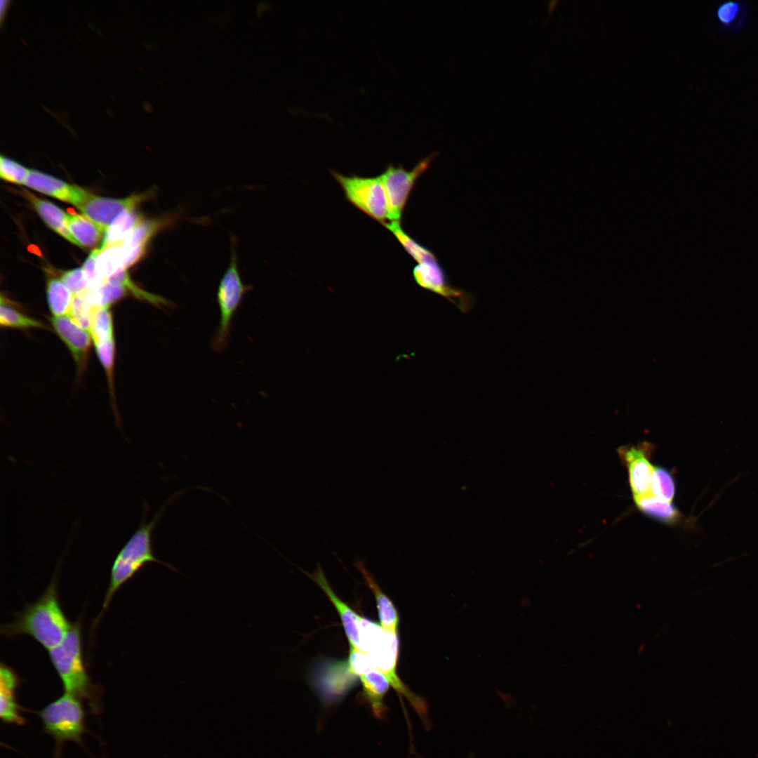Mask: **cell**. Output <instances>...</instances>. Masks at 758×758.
I'll return each instance as SVG.
<instances>
[{
  "label": "cell",
  "mask_w": 758,
  "mask_h": 758,
  "mask_svg": "<svg viewBox=\"0 0 758 758\" xmlns=\"http://www.w3.org/2000/svg\"><path fill=\"white\" fill-rule=\"evenodd\" d=\"M71 625L60 605L53 579L39 599L1 626V632L7 637L28 635L49 651L63 641Z\"/></svg>",
  "instance_id": "1"
},
{
  "label": "cell",
  "mask_w": 758,
  "mask_h": 758,
  "mask_svg": "<svg viewBox=\"0 0 758 758\" xmlns=\"http://www.w3.org/2000/svg\"><path fill=\"white\" fill-rule=\"evenodd\" d=\"M48 652L65 693L79 700H86L91 712L99 714L101 691L91 681L84 665L80 620L72 623L63 641Z\"/></svg>",
  "instance_id": "2"
},
{
  "label": "cell",
  "mask_w": 758,
  "mask_h": 758,
  "mask_svg": "<svg viewBox=\"0 0 758 758\" xmlns=\"http://www.w3.org/2000/svg\"><path fill=\"white\" fill-rule=\"evenodd\" d=\"M181 492L179 491L171 496L160 507L150 521L142 520L138 529L118 552L111 568L109 586L103 600L102 609L97 618L95 623H98L105 611L108 608L115 592L125 583L133 578L145 564L152 562L158 563L164 565L172 571L179 572L173 565L156 557L152 549V536L153 531L161 518L166 507Z\"/></svg>",
  "instance_id": "3"
},
{
  "label": "cell",
  "mask_w": 758,
  "mask_h": 758,
  "mask_svg": "<svg viewBox=\"0 0 758 758\" xmlns=\"http://www.w3.org/2000/svg\"><path fill=\"white\" fill-rule=\"evenodd\" d=\"M361 651L371 658L375 669L383 673L390 685L403 695L423 719L427 715V705L412 692L397 674L399 658L398 634L386 631L381 625L363 618L361 629Z\"/></svg>",
  "instance_id": "4"
},
{
  "label": "cell",
  "mask_w": 758,
  "mask_h": 758,
  "mask_svg": "<svg viewBox=\"0 0 758 758\" xmlns=\"http://www.w3.org/2000/svg\"><path fill=\"white\" fill-rule=\"evenodd\" d=\"M36 713L44 731L55 741L54 758H61L65 742H75L84 748L83 736L89 731L85 722L86 713L79 698L64 693Z\"/></svg>",
  "instance_id": "5"
},
{
  "label": "cell",
  "mask_w": 758,
  "mask_h": 758,
  "mask_svg": "<svg viewBox=\"0 0 758 758\" xmlns=\"http://www.w3.org/2000/svg\"><path fill=\"white\" fill-rule=\"evenodd\" d=\"M331 174L350 203L381 224L385 222L388 219V207L380 176H346L333 171Z\"/></svg>",
  "instance_id": "6"
},
{
  "label": "cell",
  "mask_w": 758,
  "mask_h": 758,
  "mask_svg": "<svg viewBox=\"0 0 758 758\" xmlns=\"http://www.w3.org/2000/svg\"><path fill=\"white\" fill-rule=\"evenodd\" d=\"M251 288V287L244 285L241 281L236 254L232 250L230 264L220 280L217 293L220 317L218 328L211 342L213 350L222 352L226 347L234 314L244 295Z\"/></svg>",
  "instance_id": "7"
},
{
  "label": "cell",
  "mask_w": 758,
  "mask_h": 758,
  "mask_svg": "<svg viewBox=\"0 0 758 758\" xmlns=\"http://www.w3.org/2000/svg\"><path fill=\"white\" fill-rule=\"evenodd\" d=\"M437 155V152L430 154L420 160L411 171H406L401 166L395 167L390 164L380 175L386 194L390 221L400 222L417 180L428 169Z\"/></svg>",
  "instance_id": "8"
},
{
  "label": "cell",
  "mask_w": 758,
  "mask_h": 758,
  "mask_svg": "<svg viewBox=\"0 0 758 758\" xmlns=\"http://www.w3.org/2000/svg\"><path fill=\"white\" fill-rule=\"evenodd\" d=\"M413 277L418 286L446 298L463 313H467L474 304L472 294L448 283L444 269L437 261L418 264L413 268Z\"/></svg>",
  "instance_id": "9"
},
{
  "label": "cell",
  "mask_w": 758,
  "mask_h": 758,
  "mask_svg": "<svg viewBox=\"0 0 758 758\" xmlns=\"http://www.w3.org/2000/svg\"><path fill=\"white\" fill-rule=\"evenodd\" d=\"M652 446V444L644 442L636 446H623L618 449L620 459L628 470L629 483L634 499L651 495L654 470L649 460Z\"/></svg>",
  "instance_id": "10"
},
{
  "label": "cell",
  "mask_w": 758,
  "mask_h": 758,
  "mask_svg": "<svg viewBox=\"0 0 758 758\" xmlns=\"http://www.w3.org/2000/svg\"><path fill=\"white\" fill-rule=\"evenodd\" d=\"M147 197V193L124 199L98 197L93 194L78 208L83 215L91 220L102 233H105L122 211L126 208L135 207Z\"/></svg>",
  "instance_id": "11"
},
{
  "label": "cell",
  "mask_w": 758,
  "mask_h": 758,
  "mask_svg": "<svg viewBox=\"0 0 758 758\" xmlns=\"http://www.w3.org/2000/svg\"><path fill=\"white\" fill-rule=\"evenodd\" d=\"M357 677L346 660L324 663L319 665L314 679L324 699L333 702L353 686Z\"/></svg>",
  "instance_id": "12"
},
{
  "label": "cell",
  "mask_w": 758,
  "mask_h": 758,
  "mask_svg": "<svg viewBox=\"0 0 758 758\" xmlns=\"http://www.w3.org/2000/svg\"><path fill=\"white\" fill-rule=\"evenodd\" d=\"M25 185L74 205L77 208L93 194L87 190L36 170H30Z\"/></svg>",
  "instance_id": "13"
},
{
  "label": "cell",
  "mask_w": 758,
  "mask_h": 758,
  "mask_svg": "<svg viewBox=\"0 0 758 758\" xmlns=\"http://www.w3.org/2000/svg\"><path fill=\"white\" fill-rule=\"evenodd\" d=\"M307 575L322 590L337 610L350 648L361 650L360 634L363 618L334 592L321 565L318 564L317 569L312 574Z\"/></svg>",
  "instance_id": "14"
},
{
  "label": "cell",
  "mask_w": 758,
  "mask_h": 758,
  "mask_svg": "<svg viewBox=\"0 0 758 758\" xmlns=\"http://www.w3.org/2000/svg\"><path fill=\"white\" fill-rule=\"evenodd\" d=\"M50 321L81 371L86 365L91 345L90 332L78 325L69 315L52 317Z\"/></svg>",
  "instance_id": "15"
},
{
  "label": "cell",
  "mask_w": 758,
  "mask_h": 758,
  "mask_svg": "<svg viewBox=\"0 0 758 758\" xmlns=\"http://www.w3.org/2000/svg\"><path fill=\"white\" fill-rule=\"evenodd\" d=\"M20 680L11 667L1 663L0 667V718L6 724L23 726L26 719L17 700V689Z\"/></svg>",
  "instance_id": "16"
},
{
  "label": "cell",
  "mask_w": 758,
  "mask_h": 758,
  "mask_svg": "<svg viewBox=\"0 0 758 758\" xmlns=\"http://www.w3.org/2000/svg\"><path fill=\"white\" fill-rule=\"evenodd\" d=\"M354 566L360 571L366 585L372 591L376 601L380 625L386 631L398 634L399 618L390 599L383 592L362 561H356Z\"/></svg>",
  "instance_id": "17"
},
{
  "label": "cell",
  "mask_w": 758,
  "mask_h": 758,
  "mask_svg": "<svg viewBox=\"0 0 758 758\" xmlns=\"http://www.w3.org/2000/svg\"><path fill=\"white\" fill-rule=\"evenodd\" d=\"M359 678L361 683L364 700L375 717L382 719L387 711L385 696L391 686L387 677L380 671L374 669Z\"/></svg>",
  "instance_id": "18"
},
{
  "label": "cell",
  "mask_w": 758,
  "mask_h": 758,
  "mask_svg": "<svg viewBox=\"0 0 758 758\" xmlns=\"http://www.w3.org/2000/svg\"><path fill=\"white\" fill-rule=\"evenodd\" d=\"M23 195L33 205L43 220L53 230L72 244L77 241L70 234L67 224V213L55 204L36 197L33 194L25 190Z\"/></svg>",
  "instance_id": "19"
},
{
  "label": "cell",
  "mask_w": 758,
  "mask_h": 758,
  "mask_svg": "<svg viewBox=\"0 0 758 758\" xmlns=\"http://www.w3.org/2000/svg\"><path fill=\"white\" fill-rule=\"evenodd\" d=\"M637 508L645 515L668 525L679 524L684 516L672 503L652 495L634 499Z\"/></svg>",
  "instance_id": "20"
},
{
  "label": "cell",
  "mask_w": 758,
  "mask_h": 758,
  "mask_svg": "<svg viewBox=\"0 0 758 758\" xmlns=\"http://www.w3.org/2000/svg\"><path fill=\"white\" fill-rule=\"evenodd\" d=\"M175 218L141 219L127 237L121 241L123 254L142 245H147L152 237Z\"/></svg>",
  "instance_id": "21"
},
{
  "label": "cell",
  "mask_w": 758,
  "mask_h": 758,
  "mask_svg": "<svg viewBox=\"0 0 758 758\" xmlns=\"http://www.w3.org/2000/svg\"><path fill=\"white\" fill-rule=\"evenodd\" d=\"M141 219L142 217L138 213L135 207L122 211L105 232L99 248L121 243Z\"/></svg>",
  "instance_id": "22"
},
{
  "label": "cell",
  "mask_w": 758,
  "mask_h": 758,
  "mask_svg": "<svg viewBox=\"0 0 758 758\" xmlns=\"http://www.w3.org/2000/svg\"><path fill=\"white\" fill-rule=\"evenodd\" d=\"M69 231L77 243V246L91 247L100 239L102 232L88 218L83 215L67 213Z\"/></svg>",
  "instance_id": "23"
},
{
  "label": "cell",
  "mask_w": 758,
  "mask_h": 758,
  "mask_svg": "<svg viewBox=\"0 0 758 758\" xmlns=\"http://www.w3.org/2000/svg\"><path fill=\"white\" fill-rule=\"evenodd\" d=\"M49 309L53 317L68 314L74 295L60 279L51 278L46 286Z\"/></svg>",
  "instance_id": "24"
},
{
  "label": "cell",
  "mask_w": 758,
  "mask_h": 758,
  "mask_svg": "<svg viewBox=\"0 0 758 758\" xmlns=\"http://www.w3.org/2000/svg\"><path fill=\"white\" fill-rule=\"evenodd\" d=\"M382 225L394 235L406 251L418 264L437 261L436 255L432 251L418 243L403 230L399 221L385 222Z\"/></svg>",
  "instance_id": "25"
},
{
  "label": "cell",
  "mask_w": 758,
  "mask_h": 758,
  "mask_svg": "<svg viewBox=\"0 0 758 758\" xmlns=\"http://www.w3.org/2000/svg\"><path fill=\"white\" fill-rule=\"evenodd\" d=\"M96 267L100 277L105 281L123 268V251L121 242L109 245L100 249Z\"/></svg>",
  "instance_id": "26"
},
{
  "label": "cell",
  "mask_w": 758,
  "mask_h": 758,
  "mask_svg": "<svg viewBox=\"0 0 758 758\" xmlns=\"http://www.w3.org/2000/svg\"><path fill=\"white\" fill-rule=\"evenodd\" d=\"M745 6L739 1H725L718 7L716 16L719 24L729 32L740 29L745 18Z\"/></svg>",
  "instance_id": "27"
},
{
  "label": "cell",
  "mask_w": 758,
  "mask_h": 758,
  "mask_svg": "<svg viewBox=\"0 0 758 758\" xmlns=\"http://www.w3.org/2000/svg\"><path fill=\"white\" fill-rule=\"evenodd\" d=\"M676 491L672 474L663 467L655 466L651 486V495L672 503Z\"/></svg>",
  "instance_id": "28"
},
{
  "label": "cell",
  "mask_w": 758,
  "mask_h": 758,
  "mask_svg": "<svg viewBox=\"0 0 758 758\" xmlns=\"http://www.w3.org/2000/svg\"><path fill=\"white\" fill-rule=\"evenodd\" d=\"M109 307H95L89 332L93 342L104 341L114 337L113 322Z\"/></svg>",
  "instance_id": "29"
},
{
  "label": "cell",
  "mask_w": 758,
  "mask_h": 758,
  "mask_svg": "<svg viewBox=\"0 0 758 758\" xmlns=\"http://www.w3.org/2000/svg\"><path fill=\"white\" fill-rule=\"evenodd\" d=\"M107 280L119 283L123 285L126 288L130 290V291L138 298L142 300L148 302L155 306H171L173 305L169 300L164 298L148 293L142 288L137 286L130 279L126 270L122 269L115 273Z\"/></svg>",
  "instance_id": "30"
},
{
  "label": "cell",
  "mask_w": 758,
  "mask_h": 758,
  "mask_svg": "<svg viewBox=\"0 0 758 758\" xmlns=\"http://www.w3.org/2000/svg\"><path fill=\"white\" fill-rule=\"evenodd\" d=\"M0 324L1 326L15 328H46L41 322L30 318L4 303L0 307Z\"/></svg>",
  "instance_id": "31"
},
{
  "label": "cell",
  "mask_w": 758,
  "mask_h": 758,
  "mask_svg": "<svg viewBox=\"0 0 758 758\" xmlns=\"http://www.w3.org/2000/svg\"><path fill=\"white\" fill-rule=\"evenodd\" d=\"M98 357L105 368L110 389H113V367L115 345L114 337L104 341L93 342Z\"/></svg>",
  "instance_id": "32"
},
{
  "label": "cell",
  "mask_w": 758,
  "mask_h": 758,
  "mask_svg": "<svg viewBox=\"0 0 758 758\" xmlns=\"http://www.w3.org/2000/svg\"><path fill=\"white\" fill-rule=\"evenodd\" d=\"M29 169L7 157H0V176L3 180L15 184L25 185L29 173Z\"/></svg>",
  "instance_id": "33"
},
{
  "label": "cell",
  "mask_w": 758,
  "mask_h": 758,
  "mask_svg": "<svg viewBox=\"0 0 758 758\" xmlns=\"http://www.w3.org/2000/svg\"><path fill=\"white\" fill-rule=\"evenodd\" d=\"M95 308L90 305L81 295H74L67 315L81 327L89 331Z\"/></svg>",
  "instance_id": "34"
},
{
  "label": "cell",
  "mask_w": 758,
  "mask_h": 758,
  "mask_svg": "<svg viewBox=\"0 0 758 758\" xmlns=\"http://www.w3.org/2000/svg\"><path fill=\"white\" fill-rule=\"evenodd\" d=\"M95 288L100 307H110L126 293V288L123 285L109 280Z\"/></svg>",
  "instance_id": "35"
},
{
  "label": "cell",
  "mask_w": 758,
  "mask_h": 758,
  "mask_svg": "<svg viewBox=\"0 0 758 758\" xmlns=\"http://www.w3.org/2000/svg\"><path fill=\"white\" fill-rule=\"evenodd\" d=\"M60 279L74 295L84 294L89 287L82 267H77L62 272Z\"/></svg>",
  "instance_id": "36"
},
{
  "label": "cell",
  "mask_w": 758,
  "mask_h": 758,
  "mask_svg": "<svg viewBox=\"0 0 758 758\" xmlns=\"http://www.w3.org/2000/svg\"><path fill=\"white\" fill-rule=\"evenodd\" d=\"M100 251V248L93 250L82 267L90 288L98 287L105 281L99 275L96 267L97 258Z\"/></svg>",
  "instance_id": "37"
},
{
  "label": "cell",
  "mask_w": 758,
  "mask_h": 758,
  "mask_svg": "<svg viewBox=\"0 0 758 758\" xmlns=\"http://www.w3.org/2000/svg\"><path fill=\"white\" fill-rule=\"evenodd\" d=\"M147 245L139 246L123 254V268L128 267L136 263L145 254Z\"/></svg>",
  "instance_id": "38"
},
{
  "label": "cell",
  "mask_w": 758,
  "mask_h": 758,
  "mask_svg": "<svg viewBox=\"0 0 758 758\" xmlns=\"http://www.w3.org/2000/svg\"><path fill=\"white\" fill-rule=\"evenodd\" d=\"M272 7L271 4L266 1H260L256 4L255 14L258 18L261 19L262 16L269 11Z\"/></svg>",
  "instance_id": "39"
},
{
  "label": "cell",
  "mask_w": 758,
  "mask_h": 758,
  "mask_svg": "<svg viewBox=\"0 0 758 758\" xmlns=\"http://www.w3.org/2000/svg\"><path fill=\"white\" fill-rule=\"evenodd\" d=\"M8 4H9V1H7V0H6V1L5 0H1L0 1V13H1V19L4 18V13H5V11H6V10L8 8Z\"/></svg>",
  "instance_id": "40"
}]
</instances>
